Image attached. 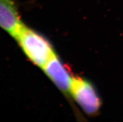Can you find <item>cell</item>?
Returning <instances> with one entry per match:
<instances>
[{
    "label": "cell",
    "mask_w": 123,
    "mask_h": 122,
    "mask_svg": "<svg viewBox=\"0 0 123 122\" xmlns=\"http://www.w3.org/2000/svg\"><path fill=\"white\" fill-rule=\"evenodd\" d=\"M12 38L30 62L40 69L56 53L46 37L25 23Z\"/></svg>",
    "instance_id": "6da1fadb"
},
{
    "label": "cell",
    "mask_w": 123,
    "mask_h": 122,
    "mask_svg": "<svg viewBox=\"0 0 123 122\" xmlns=\"http://www.w3.org/2000/svg\"><path fill=\"white\" fill-rule=\"evenodd\" d=\"M71 96L83 112L91 117L98 116L101 108V99L94 84L80 76H73Z\"/></svg>",
    "instance_id": "7a4b0ae2"
},
{
    "label": "cell",
    "mask_w": 123,
    "mask_h": 122,
    "mask_svg": "<svg viewBox=\"0 0 123 122\" xmlns=\"http://www.w3.org/2000/svg\"><path fill=\"white\" fill-rule=\"evenodd\" d=\"M15 0H0V28L13 37L23 24Z\"/></svg>",
    "instance_id": "277c9868"
},
{
    "label": "cell",
    "mask_w": 123,
    "mask_h": 122,
    "mask_svg": "<svg viewBox=\"0 0 123 122\" xmlns=\"http://www.w3.org/2000/svg\"><path fill=\"white\" fill-rule=\"evenodd\" d=\"M41 69L68 100L71 107L73 108L74 107L77 116L80 120V118L82 116L76 111V108L74 107V102L72 100L71 96V85L73 74L69 67L66 65L58 54L55 53Z\"/></svg>",
    "instance_id": "3957f363"
}]
</instances>
